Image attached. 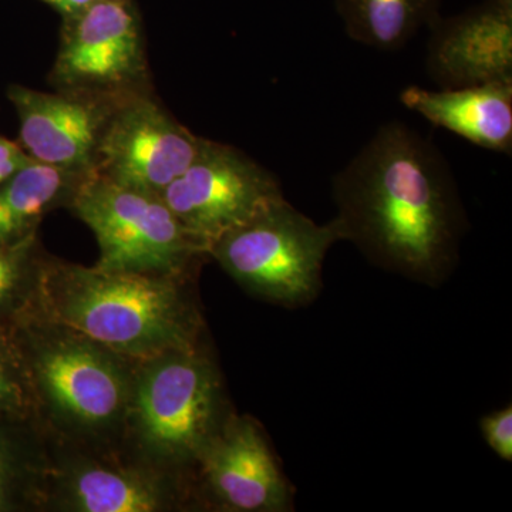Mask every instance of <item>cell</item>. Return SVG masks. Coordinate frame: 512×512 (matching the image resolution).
<instances>
[{"label":"cell","instance_id":"obj_10","mask_svg":"<svg viewBox=\"0 0 512 512\" xmlns=\"http://www.w3.org/2000/svg\"><path fill=\"white\" fill-rule=\"evenodd\" d=\"M201 140L171 116L150 89L124 94L111 110L93 175L161 195L190 167Z\"/></svg>","mask_w":512,"mask_h":512},{"label":"cell","instance_id":"obj_5","mask_svg":"<svg viewBox=\"0 0 512 512\" xmlns=\"http://www.w3.org/2000/svg\"><path fill=\"white\" fill-rule=\"evenodd\" d=\"M336 242L335 221L318 224L284 198L218 239L208 255L252 298L299 309L322 292L323 264Z\"/></svg>","mask_w":512,"mask_h":512},{"label":"cell","instance_id":"obj_22","mask_svg":"<svg viewBox=\"0 0 512 512\" xmlns=\"http://www.w3.org/2000/svg\"><path fill=\"white\" fill-rule=\"evenodd\" d=\"M42 2L52 6L64 19L82 12L87 6L92 5L94 0H42Z\"/></svg>","mask_w":512,"mask_h":512},{"label":"cell","instance_id":"obj_8","mask_svg":"<svg viewBox=\"0 0 512 512\" xmlns=\"http://www.w3.org/2000/svg\"><path fill=\"white\" fill-rule=\"evenodd\" d=\"M50 443L43 512H197L192 488L123 451Z\"/></svg>","mask_w":512,"mask_h":512},{"label":"cell","instance_id":"obj_12","mask_svg":"<svg viewBox=\"0 0 512 512\" xmlns=\"http://www.w3.org/2000/svg\"><path fill=\"white\" fill-rule=\"evenodd\" d=\"M119 97L39 92L12 84L8 99L18 113L20 144L37 163L90 177L107 121Z\"/></svg>","mask_w":512,"mask_h":512},{"label":"cell","instance_id":"obj_16","mask_svg":"<svg viewBox=\"0 0 512 512\" xmlns=\"http://www.w3.org/2000/svg\"><path fill=\"white\" fill-rule=\"evenodd\" d=\"M87 177L33 161L0 184V245L39 232L40 222L57 208H69Z\"/></svg>","mask_w":512,"mask_h":512},{"label":"cell","instance_id":"obj_13","mask_svg":"<svg viewBox=\"0 0 512 512\" xmlns=\"http://www.w3.org/2000/svg\"><path fill=\"white\" fill-rule=\"evenodd\" d=\"M427 30L426 72L440 89L512 80V0H483Z\"/></svg>","mask_w":512,"mask_h":512},{"label":"cell","instance_id":"obj_7","mask_svg":"<svg viewBox=\"0 0 512 512\" xmlns=\"http://www.w3.org/2000/svg\"><path fill=\"white\" fill-rule=\"evenodd\" d=\"M160 197L208 254L218 239L255 220L285 195L278 178L244 151L202 138L190 167Z\"/></svg>","mask_w":512,"mask_h":512},{"label":"cell","instance_id":"obj_2","mask_svg":"<svg viewBox=\"0 0 512 512\" xmlns=\"http://www.w3.org/2000/svg\"><path fill=\"white\" fill-rule=\"evenodd\" d=\"M197 279L104 271L49 254L37 315L121 355L146 359L210 339Z\"/></svg>","mask_w":512,"mask_h":512},{"label":"cell","instance_id":"obj_19","mask_svg":"<svg viewBox=\"0 0 512 512\" xmlns=\"http://www.w3.org/2000/svg\"><path fill=\"white\" fill-rule=\"evenodd\" d=\"M0 417L35 420L32 389L13 329L0 328Z\"/></svg>","mask_w":512,"mask_h":512},{"label":"cell","instance_id":"obj_17","mask_svg":"<svg viewBox=\"0 0 512 512\" xmlns=\"http://www.w3.org/2000/svg\"><path fill=\"white\" fill-rule=\"evenodd\" d=\"M443 0H335L346 35L360 45L396 52L441 16Z\"/></svg>","mask_w":512,"mask_h":512},{"label":"cell","instance_id":"obj_6","mask_svg":"<svg viewBox=\"0 0 512 512\" xmlns=\"http://www.w3.org/2000/svg\"><path fill=\"white\" fill-rule=\"evenodd\" d=\"M99 244L104 271L198 278L210 259L160 195L131 190L90 175L69 208Z\"/></svg>","mask_w":512,"mask_h":512},{"label":"cell","instance_id":"obj_11","mask_svg":"<svg viewBox=\"0 0 512 512\" xmlns=\"http://www.w3.org/2000/svg\"><path fill=\"white\" fill-rule=\"evenodd\" d=\"M197 512H291L295 491L265 427L235 410L195 471Z\"/></svg>","mask_w":512,"mask_h":512},{"label":"cell","instance_id":"obj_9","mask_svg":"<svg viewBox=\"0 0 512 512\" xmlns=\"http://www.w3.org/2000/svg\"><path fill=\"white\" fill-rule=\"evenodd\" d=\"M56 90L119 97L150 89L140 16L131 0H94L63 19L50 73Z\"/></svg>","mask_w":512,"mask_h":512},{"label":"cell","instance_id":"obj_15","mask_svg":"<svg viewBox=\"0 0 512 512\" xmlns=\"http://www.w3.org/2000/svg\"><path fill=\"white\" fill-rule=\"evenodd\" d=\"M52 450L35 420L0 417V512H43Z\"/></svg>","mask_w":512,"mask_h":512},{"label":"cell","instance_id":"obj_21","mask_svg":"<svg viewBox=\"0 0 512 512\" xmlns=\"http://www.w3.org/2000/svg\"><path fill=\"white\" fill-rule=\"evenodd\" d=\"M33 161L35 160L26 153L22 144L0 136V184L8 181L12 175Z\"/></svg>","mask_w":512,"mask_h":512},{"label":"cell","instance_id":"obj_3","mask_svg":"<svg viewBox=\"0 0 512 512\" xmlns=\"http://www.w3.org/2000/svg\"><path fill=\"white\" fill-rule=\"evenodd\" d=\"M47 440L92 451L120 450L137 359L45 316L15 329Z\"/></svg>","mask_w":512,"mask_h":512},{"label":"cell","instance_id":"obj_20","mask_svg":"<svg viewBox=\"0 0 512 512\" xmlns=\"http://www.w3.org/2000/svg\"><path fill=\"white\" fill-rule=\"evenodd\" d=\"M481 436L488 448L503 461H512V406L505 404L501 409L484 414L478 421Z\"/></svg>","mask_w":512,"mask_h":512},{"label":"cell","instance_id":"obj_4","mask_svg":"<svg viewBox=\"0 0 512 512\" xmlns=\"http://www.w3.org/2000/svg\"><path fill=\"white\" fill-rule=\"evenodd\" d=\"M234 412L211 338L165 350L137 362L120 451L192 488L202 456Z\"/></svg>","mask_w":512,"mask_h":512},{"label":"cell","instance_id":"obj_14","mask_svg":"<svg viewBox=\"0 0 512 512\" xmlns=\"http://www.w3.org/2000/svg\"><path fill=\"white\" fill-rule=\"evenodd\" d=\"M400 100L433 126L485 150L511 156L512 80L457 89L410 86L400 94Z\"/></svg>","mask_w":512,"mask_h":512},{"label":"cell","instance_id":"obj_1","mask_svg":"<svg viewBox=\"0 0 512 512\" xmlns=\"http://www.w3.org/2000/svg\"><path fill=\"white\" fill-rule=\"evenodd\" d=\"M340 238L390 274L431 289L460 262L468 228L450 164L402 121L377 128L332 181Z\"/></svg>","mask_w":512,"mask_h":512},{"label":"cell","instance_id":"obj_18","mask_svg":"<svg viewBox=\"0 0 512 512\" xmlns=\"http://www.w3.org/2000/svg\"><path fill=\"white\" fill-rule=\"evenodd\" d=\"M47 255L39 232L0 245V328L15 329L39 313Z\"/></svg>","mask_w":512,"mask_h":512}]
</instances>
